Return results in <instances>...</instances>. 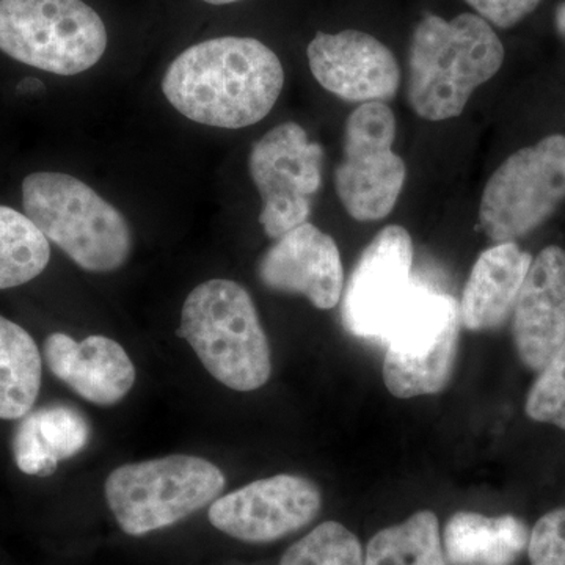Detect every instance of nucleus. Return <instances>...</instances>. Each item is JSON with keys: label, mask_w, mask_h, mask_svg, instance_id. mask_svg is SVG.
I'll return each mask as SVG.
<instances>
[{"label": "nucleus", "mask_w": 565, "mask_h": 565, "mask_svg": "<svg viewBox=\"0 0 565 565\" xmlns=\"http://www.w3.org/2000/svg\"><path fill=\"white\" fill-rule=\"evenodd\" d=\"M285 85L280 58L250 36H221L193 44L167 70L162 92L189 120L241 129L269 115Z\"/></svg>", "instance_id": "1"}, {"label": "nucleus", "mask_w": 565, "mask_h": 565, "mask_svg": "<svg viewBox=\"0 0 565 565\" xmlns=\"http://www.w3.org/2000/svg\"><path fill=\"white\" fill-rule=\"evenodd\" d=\"M503 62V43L478 14L451 21L426 14L408 54V103L424 120L459 117L476 88L492 79Z\"/></svg>", "instance_id": "2"}, {"label": "nucleus", "mask_w": 565, "mask_h": 565, "mask_svg": "<svg viewBox=\"0 0 565 565\" xmlns=\"http://www.w3.org/2000/svg\"><path fill=\"white\" fill-rule=\"evenodd\" d=\"M177 334L228 388L255 392L269 381V343L250 294L237 282L215 278L196 286L182 307Z\"/></svg>", "instance_id": "3"}, {"label": "nucleus", "mask_w": 565, "mask_h": 565, "mask_svg": "<svg viewBox=\"0 0 565 565\" xmlns=\"http://www.w3.org/2000/svg\"><path fill=\"white\" fill-rule=\"evenodd\" d=\"M22 206L33 225L88 273H111L128 262L132 234L117 207L66 173H32Z\"/></svg>", "instance_id": "4"}, {"label": "nucleus", "mask_w": 565, "mask_h": 565, "mask_svg": "<svg viewBox=\"0 0 565 565\" xmlns=\"http://www.w3.org/2000/svg\"><path fill=\"white\" fill-rule=\"evenodd\" d=\"M221 468L195 456H167L111 471L106 500L126 534L172 526L214 503L225 489Z\"/></svg>", "instance_id": "5"}, {"label": "nucleus", "mask_w": 565, "mask_h": 565, "mask_svg": "<svg viewBox=\"0 0 565 565\" xmlns=\"http://www.w3.org/2000/svg\"><path fill=\"white\" fill-rule=\"evenodd\" d=\"M106 25L82 0H0V51L14 61L74 76L102 61Z\"/></svg>", "instance_id": "6"}, {"label": "nucleus", "mask_w": 565, "mask_h": 565, "mask_svg": "<svg viewBox=\"0 0 565 565\" xmlns=\"http://www.w3.org/2000/svg\"><path fill=\"white\" fill-rule=\"evenodd\" d=\"M460 322L455 297L415 285L385 338L384 382L393 396L411 399L448 385Z\"/></svg>", "instance_id": "7"}, {"label": "nucleus", "mask_w": 565, "mask_h": 565, "mask_svg": "<svg viewBox=\"0 0 565 565\" xmlns=\"http://www.w3.org/2000/svg\"><path fill=\"white\" fill-rule=\"evenodd\" d=\"M565 202V136L553 134L509 156L487 181L479 223L494 244L515 243Z\"/></svg>", "instance_id": "8"}, {"label": "nucleus", "mask_w": 565, "mask_h": 565, "mask_svg": "<svg viewBox=\"0 0 565 565\" xmlns=\"http://www.w3.org/2000/svg\"><path fill=\"white\" fill-rule=\"evenodd\" d=\"M394 139L396 118L388 104H360L345 121L344 161L334 173V191L355 221H382L399 200L405 163L393 151Z\"/></svg>", "instance_id": "9"}, {"label": "nucleus", "mask_w": 565, "mask_h": 565, "mask_svg": "<svg viewBox=\"0 0 565 565\" xmlns=\"http://www.w3.org/2000/svg\"><path fill=\"white\" fill-rule=\"evenodd\" d=\"M322 162L321 145L297 122H282L253 145L248 169L263 199L259 223L267 236L278 239L307 223Z\"/></svg>", "instance_id": "10"}, {"label": "nucleus", "mask_w": 565, "mask_h": 565, "mask_svg": "<svg viewBox=\"0 0 565 565\" xmlns=\"http://www.w3.org/2000/svg\"><path fill=\"white\" fill-rule=\"evenodd\" d=\"M414 243L407 230L385 226L364 248L349 278L343 322L349 333L385 341L390 327L415 288Z\"/></svg>", "instance_id": "11"}, {"label": "nucleus", "mask_w": 565, "mask_h": 565, "mask_svg": "<svg viewBox=\"0 0 565 565\" xmlns=\"http://www.w3.org/2000/svg\"><path fill=\"white\" fill-rule=\"evenodd\" d=\"M321 505L313 482L278 475L217 498L210 508V522L237 541L267 544L310 525Z\"/></svg>", "instance_id": "12"}, {"label": "nucleus", "mask_w": 565, "mask_h": 565, "mask_svg": "<svg viewBox=\"0 0 565 565\" xmlns=\"http://www.w3.org/2000/svg\"><path fill=\"white\" fill-rule=\"evenodd\" d=\"M307 54L315 79L344 102L386 104L399 90L396 57L370 33L319 32Z\"/></svg>", "instance_id": "13"}, {"label": "nucleus", "mask_w": 565, "mask_h": 565, "mask_svg": "<svg viewBox=\"0 0 565 565\" xmlns=\"http://www.w3.org/2000/svg\"><path fill=\"white\" fill-rule=\"evenodd\" d=\"M259 280L277 292L300 294L319 310H332L344 288V270L333 237L303 223L263 256Z\"/></svg>", "instance_id": "14"}, {"label": "nucleus", "mask_w": 565, "mask_h": 565, "mask_svg": "<svg viewBox=\"0 0 565 565\" xmlns=\"http://www.w3.org/2000/svg\"><path fill=\"white\" fill-rule=\"evenodd\" d=\"M519 359L541 371L565 341V250L544 248L531 263L512 311Z\"/></svg>", "instance_id": "15"}, {"label": "nucleus", "mask_w": 565, "mask_h": 565, "mask_svg": "<svg viewBox=\"0 0 565 565\" xmlns=\"http://www.w3.org/2000/svg\"><path fill=\"white\" fill-rule=\"evenodd\" d=\"M44 362L55 377L96 405L120 403L136 382L128 352L106 337H88L77 343L65 333L44 341Z\"/></svg>", "instance_id": "16"}, {"label": "nucleus", "mask_w": 565, "mask_h": 565, "mask_svg": "<svg viewBox=\"0 0 565 565\" xmlns=\"http://www.w3.org/2000/svg\"><path fill=\"white\" fill-rule=\"evenodd\" d=\"M530 253L515 243L494 244L476 259L460 302V321L470 332H489L508 321L530 270Z\"/></svg>", "instance_id": "17"}, {"label": "nucleus", "mask_w": 565, "mask_h": 565, "mask_svg": "<svg viewBox=\"0 0 565 565\" xmlns=\"http://www.w3.org/2000/svg\"><path fill=\"white\" fill-rule=\"evenodd\" d=\"M90 438V424L76 408L47 405L22 416L13 435L14 460L22 473L54 475L61 460L79 455Z\"/></svg>", "instance_id": "18"}, {"label": "nucleus", "mask_w": 565, "mask_h": 565, "mask_svg": "<svg viewBox=\"0 0 565 565\" xmlns=\"http://www.w3.org/2000/svg\"><path fill=\"white\" fill-rule=\"evenodd\" d=\"M530 533L514 515L486 516L457 512L445 526L449 565H512L527 548Z\"/></svg>", "instance_id": "19"}, {"label": "nucleus", "mask_w": 565, "mask_h": 565, "mask_svg": "<svg viewBox=\"0 0 565 565\" xmlns=\"http://www.w3.org/2000/svg\"><path fill=\"white\" fill-rule=\"evenodd\" d=\"M43 364L31 334L0 316V419H20L32 411Z\"/></svg>", "instance_id": "20"}, {"label": "nucleus", "mask_w": 565, "mask_h": 565, "mask_svg": "<svg viewBox=\"0 0 565 565\" xmlns=\"http://www.w3.org/2000/svg\"><path fill=\"white\" fill-rule=\"evenodd\" d=\"M364 565H449L437 515L419 511L401 525L379 531L366 546Z\"/></svg>", "instance_id": "21"}, {"label": "nucleus", "mask_w": 565, "mask_h": 565, "mask_svg": "<svg viewBox=\"0 0 565 565\" xmlns=\"http://www.w3.org/2000/svg\"><path fill=\"white\" fill-rule=\"evenodd\" d=\"M51 259L50 241L31 218L0 204V289L39 277Z\"/></svg>", "instance_id": "22"}, {"label": "nucleus", "mask_w": 565, "mask_h": 565, "mask_svg": "<svg viewBox=\"0 0 565 565\" xmlns=\"http://www.w3.org/2000/svg\"><path fill=\"white\" fill-rule=\"evenodd\" d=\"M280 565H364L363 548L348 527L326 522L289 546Z\"/></svg>", "instance_id": "23"}, {"label": "nucleus", "mask_w": 565, "mask_h": 565, "mask_svg": "<svg viewBox=\"0 0 565 565\" xmlns=\"http://www.w3.org/2000/svg\"><path fill=\"white\" fill-rule=\"evenodd\" d=\"M539 373L526 397L527 418L565 430V341Z\"/></svg>", "instance_id": "24"}, {"label": "nucleus", "mask_w": 565, "mask_h": 565, "mask_svg": "<svg viewBox=\"0 0 565 565\" xmlns=\"http://www.w3.org/2000/svg\"><path fill=\"white\" fill-rule=\"evenodd\" d=\"M531 565H565V508L537 520L527 542Z\"/></svg>", "instance_id": "25"}, {"label": "nucleus", "mask_w": 565, "mask_h": 565, "mask_svg": "<svg viewBox=\"0 0 565 565\" xmlns=\"http://www.w3.org/2000/svg\"><path fill=\"white\" fill-rule=\"evenodd\" d=\"M489 24L511 29L525 20L542 0H465Z\"/></svg>", "instance_id": "26"}, {"label": "nucleus", "mask_w": 565, "mask_h": 565, "mask_svg": "<svg viewBox=\"0 0 565 565\" xmlns=\"http://www.w3.org/2000/svg\"><path fill=\"white\" fill-rule=\"evenodd\" d=\"M44 85L43 82L39 79H24L21 82L20 87H18V92L20 93H36L43 90Z\"/></svg>", "instance_id": "27"}, {"label": "nucleus", "mask_w": 565, "mask_h": 565, "mask_svg": "<svg viewBox=\"0 0 565 565\" xmlns=\"http://www.w3.org/2000/svg\"><path fill=\"white\" fill-rule=\"evenodd\" d=\"M557 28L565 35V2L561 3L559 9H557Z\"/></svg>", "instance_id": "28"}, {"label": "nucleus", "mask_w": 565, "mask_h": 565, "mask_svg": "<svg viewBox=\"0 0 565 565\" xmlns=\"http://www.w3.org/2000/svg\"><path fill=\"white\" fill-rule=\"evenodd\" d=\"M211 6H228V3L241 2V0H203Z\"/></svg>", "instance_id": "29"}]
</instances>
